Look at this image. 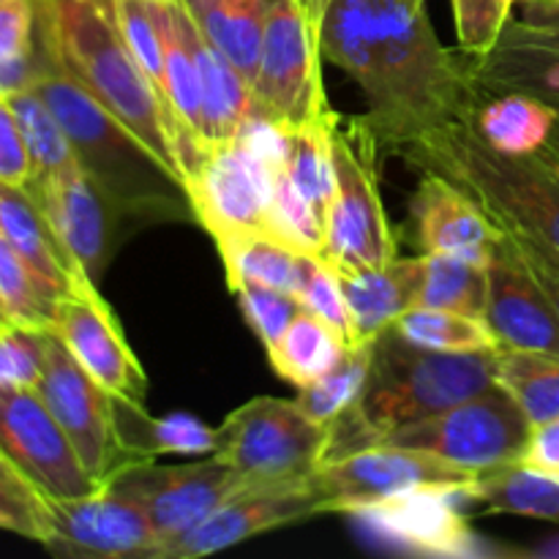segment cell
I'll use <instances>...</instances> for the list:
<instances>
[{
    "label": "cell",
    "instance_id": "obj_1",
    "mask_svg": "<svg viewBox=\"0 0 559 559\" xmlns=\"http://www.w3.org/2000/svg\"><path fill=\"white\" fill-rule=\"evenodd\" d=\"M495 355L497 349H426L388 325L371 344L369 374L358 399L328 426L322 464L374 448L391 431L486 391L495 382Z\"/></svg>",
    "mask_w": 559,
    "mask_h": 559
},
{
    "label": "cell",
    "instance_id": "obj_2",
    "mask_svg": "<svg viewBox=\"0 0 559 559\" xmlns=\"http://www.w3.org/2000/svg\"><path fill=\"white\" fill-rule=\"evenodd\" d=\"M377 91L364 123L377 145L396 151L404 142L475 107L480 91L469 60H459L437 38L426 0H380Z\"/></svg>",
    "mask_w": 559,
    "mask_h": 559
},
{
    "label": "cell",
    "instance_id": "obj_3",
    "mask_svg": "<svg viewBox=\"0 0 559 559\" xmlns=\"http://www.w3.org/2000/svg\"><path fill=\"white\" fill-rule=\"evenodd\" d=\"M38 52L41 63L31 87L60 120L76 162L112 202L115 211L140 222H197L186 180L134 131L112 118L85 87L58 69L41 38Z\"/></svg>",
    "mask_w": 559,
    "mask_h": 559
},
{
    "label": "cell",
    "instance_id": "obj_4",
    "mask_svg": "<svg viewBox=\"0 0 559 559\" xmlns=\"http://www.w3.org/2000/svg\"><path fill=\"white\" fill-rule=\"evenodd\" d=\"M393 153L464 191L502 233L530 235L559 254V162L546 151L508 156L486 145L467 118H456Z\"/></svg>",
    "mask_w": 559,
    "mask_h": 559
},
{
    "label": "cell",
    "instance_id": "obj_5",
    "mask_svg": "<svg viewBox=\"0 0 559 559\" xmlns=\"http://www.w3.org/2000/svg\"><path fill=\"white\" fill-rule=\"evenodd\" d=\"M49 58L183 178L173 123L120 33L115 0H36Z\"/></svg>",
    "mask_w": 559,
    "mask_h": 559
},
{
    "label": "cell",
    "instance_id": "obj_6",
    "mask_svg": "<svg viewBox=\"0 0 559 559\" xmlns=\"http://www.w3.org/2000/svg\"><path fill=\"white\" fill-rule=\"evenodd\" d=\"M377 140L364 118L342 115L333 123V175L336 194L325 218L322 260L338 273L380 267L396 257L391 222L385 216L377 180Z\"/></svg>",
    "mask_w": 559,
    "mask_h": 559
},
{
    "label": "cell",
    "instance_id": "obj_7",
    "mask_svg": "<svg viewBox=\"0 0 559 559\" xmlns=\"http://www.w3.org/2000/svg\"><path fill=\"white\" fill-rule=\"evenodd\" d=\"M317 22L300 0H271L260 66L251 82V118L298 131L333 115L322 82Z\"/></svg>",
    "mask_w": 559,
    "mask_h": 559
},
{
    "label": "cell",
    "instance_id": "obj_8",
    "mask_svg": "<svg viewBox=\"0 0 559 559\" xmlns=\"http://www.w3.org/2000/svg\"><path fill=\"white\" fill-rule=\"evenodd\" d=\"M328 426L311 420L298 402L257 396L216 429V453L246 489L300 484L320 469Z\"/></svg>",
    "mask_w": 559,
    "mask_h": 559
},
{
    "label": "cell",
    "instance_id": "obj_9",
    "mask_svg": "<svg viewBox=\"0 0 559 559\" xmlns=\"http://www.w3.org/2000/svg\"><path fill=\"white\" fill-rule=\"evenodd\" d=\"M535 426L516 399L491 382L486 391L382 437L377 445L409 448L484 475L506 464L524 462Z\"/></svg>",
    "mask_w": 559,
    "mask_h": 559
},
{
    "label": "cell",
    "instance_id": "obj_10",
    "mask_svg": "<svg viewBox=\"0 0 559 559\" xmlns=\"http://www.w3.org/2000/svg\"><path fill=\"white\" fill-rule=\"evenodd\" d=\"M36 391L98 486L107 484L126 464H134L118 437L115 396L87 374L52 328L44 342V366Z\"/></svg>",
    "mask_w": 559,
    "mask_h": 559
},
{
    "label": "cell",
    "instance_id": "obj_11",
    "mask_svg": "<svg viewBox=\"0 0 559 559\" xmlns=\"http://www.w3.org/2000/svg\"><path fill=\"white\" fill-rule=\"evenodd\" d=\"M478 478L469 469L409 448L374 445L322 464L311 475L322 513H358L420 489L464 491Z\"/></svg>",
    "mask_w": 559,
    "mask_h": 559
},
{
    "label": "cell",
    "instance_id": "obj_12",
    "mask_svg": "<svg viewBox=\"0 0 559 559\" xmlns=\"http://www.w3.org/2000/svg\"><path fill=\"white\" fill-rule=\"evenodd\" d=\"M104 486L145 513L158 544L178 538L224 502L246 491L240 475L216 453L180 467H158L153 459L126 464Z\"/></svg>",
    "mask_w": 559,
    "mask_h": 559
},
{
    "label": "cell",
    "instance_id": "obj_13",
    "mask_svg": "<svg viewBox=\"0 0 559 559\" xmlns=\"http://www.w3.org/2000/svg\"><path fill=\"white\" fill-rule=\"evenodd\" d=\"M0 448L47 497H82L102 489L36 388L0 385Z\"/></svg>",
    "mask_w": 559,
    "mask_h": 559
},
{
    "label": "cell",
    "instance_id": "obj_14",
    "mask_svg": "<svg viewBox=\"0 0 559 559\" xmlns=\"http://www.w3.org/2000/svg\"><path fill=\"white\" fill-rule=\"evenodd\" d=\"M276 167L246 142L207 153L205 164L186 180L194 216L211 235L222 229H257L276 235L273 227V186Z\"/></svg>",
    "mask_w": 559,
    "mask_h": 559
},
{
    "label": "cell",
    "instance_id": "obj_15",
    "mask_svg": "<svg viewBox=\"0 0 559 559\" xmlns=\"http://www.w3.org/2000/svg\"><path fill=\"white\" fill-rule=\"evenodd\" d=\"M158 538L145 513L118 491L49 497V535L44 549L71 559H151Z\"/></svg>",
    "mask_w": 559,
    "mask_h": 559
},
{
    "label": "cell",
    "instance_id": "obj_16",
    "mask_svg": "<svg viewBox=\"0 0 559 559\" xmlns=\"http://www.w3.org/2000/svg\"><path fill=\"white\" fill-rule=\"evenodd\" d=\"M52 331L69 353L85 366L87 374L107 388L115 399L145 404L147 377L129 347L118 317L98 293V284L71 289L58 298Z\"/></svg>",
    "mask_w": 559,
    "mask_h": 559
},
{
    "label": "cell",
    "instance_id": "obj_17",
    "mask_svg": "<svg viewBox=\"0 0 559 559\" xmlns=\"http://www.w3.org/2000/svg\"><path fill=\"white\" fill-rule=\"evenodd\" d=\"M27 191L44 216L52 224L55 235L66 246L76 265L87 273L91 282L98 284L104 267L112 260V251L120 238V216L104 191L93 183L91 175L80 162L31 180Z\"/></svg>",
    "mask_w": 559,
    "mask_h": 559
},
{
    "label": "cell",
    "instance_id": "obj_18",
    "mask_svg": "<svg viewBox=\"0 0 559 559\" xmlns=\"http://www.w3.org/2000/svg\"><path fill=\"white\" fill-rule=\"evenodd\" d=\"M320 497L309 478L300 484L271 486V489H246L216 508L200 524L186 530L183 535L158 544L151 559H197L216 555L267 530L320 516Z\"/></svg>",
    "mask_w": 559,
    "mask_h": 559
},
{
    "label": "cell",
    "instance_id": "obj_19",
    "mask_svg": "<svg viewBox=\"0 0 559 559\" xmlns=\"http://www.w3.org/2000/svg\"><path fill=\"white\" fill-rule=\"evenodd\" d=\"M489 298L484 322L497 344L559 358V317L506 233L489 257Z\"/></svg>",
    "mask_w": 559,
    "mask_h": 559
},
{
    "label": "cell",
    "instance_id": "obj_20",
    "mask_svg": "<svg viewBox=\"0 0 559 559\" xmlns=\"http://www.w3.org/2000/svg\"><path fill=\"white\" fill-rule=\"evenodd\" d=\"M462 491L420 489L353 513L382 540L415 555L475 557L478 538L456 508Z\"/></svg>",
    "mask_w": 559,
    "mask_h": 559
},
{
    "label": "cell",
    "instance_id": "obj_21",
    "mask_svg": "<svg viewBox=\"0 0 559 559\" xmlns=\"http://www.w3.org/2000/svg\"><path fill=\"white\" fill-rule=\"evenodd\" d=\"M467 66L480 93H530L559 109V31L511 20L495 47Z\"/></svg>",
    "mask_w": 559,
    "mask_h": 559
},
{
    "label": "cell",
    "instance_id": "obj_22",
    "mask_svg": "<svg viewBox=\"0 0 559 559\" xmlns=\"http://www.w3.org/2000/svg\"><path fill=\"white\" fill-rule=\"evenodd\" d=\"M413 218L424 254H451L489 265L502 229L440 175L424 173L413 197Z\"/></svg>",
    "mask_w": 559,
    "mask_h": 559
},
{
    "label": "cell",
    "instance_id": "obj_23",
    "mask_svg": "<svg viewBox=\"0 0 559 559\" xmlns=\"http://www.w3.org/2000/svg\"><path fill=\"white\" fill-rule=\"evenodd\" d=\"M424 276L426 254L404 260L393 257L380 267L338 276L353 322V344H371L404 311L418 306Z\"/></svg>",
    "mask_w": 559,
    "mask_h": 559
},
{
    "label": "cell",
    "instance_id": "obj_24",
    "mask_svg": "<svg viewBox=\"0 0 559 559\" xmlns=\"http://www.w3.org/2000/svg\"><path fill=\"white\" fill-rule=\"evenodd\" d=\"M0 238L47 282L49 289L63 298L71 289L96 284L87 278L55 235L52 224L44 216L38 202L25 186H11L0 180Z\"/></svg>",
    "mask_w": 559,
    "mask_h": 559
},
{
    "label": "cell",
    "instance_id": "obj_25",
    "mask_svg": "<svg viewBox=\"0 0 559 559\" xmlns=\"http://www.w3.org/2000/svg\"><path fill=\"white\" fill-rule=\"evenodd\" d=\"M213 240L222 251L229 287L254 282L298 295L314 262L320 260L278 235L257 233V229H222L213 235Z\"/></svg>",
    "mask_w": 559,
    "mask_h": 559
},
{
    "label": "cell",
    "instance_id": "obj_26",
    "mask_svg": "<svg viewBox=\"0 0 559 559\" xmlns=\"http://www.w3.org/2000/svg\"><path fill=\"white\" fill-rule=\"evenodd\" d=\"M486 145L508 156L540 153L555 129L557 109L530 93H480L475 107L464 112Z\"/></svg>",
    "mask_w": 559,
    "mask_h": 559
},
{
    "label": "cell",
    "instance_id": "obj_27",
    "mask_svg": "<svg viewBox=\"0 0 559 559\" xmlns=\"http://www.w3.org/2000/svg\"><path fill=\"white\" fill-rule=\"evenodd\" d=\"M194 52L200 63L202 140L207 151L229 145L251 118V85L246 76L205 41L194 25Z\"/></svg>",
    "mask_w": 559,
    "mask_h": 559
},
{
    "label": "cell",
    "instance_id": "obj_28",
    "mask_svg": "<svg viewBox=\"0 0 559 559\" xmlns=\"http://www.w3.org/2000/svg\"><path fill=\"white\" fill-rule=\"evenodd\" d=\"M211 47L254 82L271 0H180Z\"/></svg>",
    "mask_w": 559,
    "mask_h": 559
},
{
    "label": "cell",
    "instance_id": "obj_29",
    "mask_svg": "<svg viewBox=\"0 0 559 559\" xmlns=\"http://www.w3.org/2000/svg\"><path fill=\"white\" fill-rule=\"evenodd\" d=\"M462 497L478 502L489 513L559 522V475L527 462H513L478 475Z\"/></svg>",
    "mask_w": 559,
    "mask_h": 559
},
{
    "label": "cell",
    "instance_id": "obj_30",
    "mask_svg": "<svg viewBox=\"0 0 559 559\" xmlns=\"http://www.w3.org/2000/svg\"><path fill=\"white\" fill-rule=\"evenodd\" d=\"M115 420H118V437L131 462H151L162 453L200 456V453H213V445H216V429L191 415L151 418L145 413V404L115 399Z\"/></svg>",
    "mask_w": 559,
    "mask_h": 559
},
{
    "label": "cell",
    "instance_id": "obj_31",
    "mask_svg": "<svg viewBox=\"0 0 559 559\" xmlns=\"http://www.w3.org/2000/svg\"><path fill=\"white\" fill-rule=\"evenodd\" d=\"M347 347L349 342L336 328L328 325L311 311H304V314L295 317L282 342L267 353V358H271L278 377L293 382L295 388H304L320 380L325 371H331L338 364V358L347 353Z\"/></svg>",
    "mask_w": 559,
    "mask_h": 559
},
{
    "label": "cell",
    "instance_id": "obj_32",
    "mask_svg": "<svg viewBox=\"0 0 559 559\" xmlns=\"http://www.w3.org/2000/svg\"><path fill=\"white\" fill-rule=\"evenodd\" d=\"M495 382L519 402L533 426L559 418V358L527 349L497 347Z\"/></svg>",
    "mask_w": 559,
    "mask_h": 559
},
{
    "label": "cell",
    "instance_id": "obj_33",
    "mask_svg": "<svg viewBox=\"0 0 559 559\" xmlns=\"http://www.w3.org/2000/svg\"><path fill=\"white\" fill-rule=\"evenodd\" d=\"M336 118L338 112H333L322 123L287 131L289 147L284 169H287L295 189L314 207L322 224H325L333 194H336V175H333V123H336Z\"/></svg>",
    "mask_w": 559,
    "mask_h": 559
},
{
    "label": "cell",
    "instance_id": "obj_34",
    "mask_svg": "<svg viewBox=\"0 0 559 559\" xmlns=\"http://www.w3.org/2000/svg\"><path fill=\"white\" fill-rule=\"evenodd\" d=\"M486 298H489L486 265L451 254H426V276L418 306L484 320Z\"/></svg>",
    "mask_w": 559,
    "mask_h": 559
},
{
    "label": "cell",
    "instance_id": "obj_35",
    "mask_svg": "<svg viewBox=\"0 0 559 559\" xmlns=\"http://www.w3.org/2000/svg\"><path fill=\"white\" fill-rule=\"evenodd\" d=\"M407 342L440 353H484L497 349L495 333L486 328L484 320L456 314V311L429 309V306H413L393 322Z\"/></svg>",
    "mask_w": 559,
    "mask_h": 559
},
{
    "label": "cell",
    "instance_id": "obj_36",
    "mask_svg": "<svg viewBox=\"0 0 559 559\" xmlns=\"http://www.w3.org/2000/svg\"><path fill=\"white\" fill-rule=\"evenodd\" d=\"M5 98H9L16 120H20L22 136H25L27 153H31V164H33L31 180L47 178V175L58 173V169L69 167V164L76 162L74 147H71L63 126H60V120L55 118L52 109L47 107V102H44L33 87L9 93Z\"/></svg>",
    "mask_w": 559,
    "mask_h": 559
},
{
    "label": "cell",
    "instance_id": "obj_37",
    "mask_svg": "<svg viewBox=\"0 0 559 559\" xmlns=\"http://www.w3.org/2000/svg\"><path fill=\"white\" fill-rule=\"evenodd\" d=\"M60 295L0 238V309L11 325L52 328Z\"/></svg>",
    "mask_w": 559,
    "mask_h": 559
},
{
    "label": "cell",
    "instance_id": "obj_38",
    "mask_svg": "<svg viewBox=\"0 0 559 559\" xmlns=\"http://www.w3.org/2000/svg\"><path fill=\"white\" fill-rule=\"evenodd\" d=\"M371 344H349L347 353L338 358V364L331 371H325L311 385L298 388L295 402L311 420L331 426L358 399L366 374H369Z\"/></svg>",
    "mask_w": 559,
    "mask_h": 559
},
{
    "label": "cell",
    "instance_id": "obj_39",
    "mask_svg": "<svg viewBox=\"0 0 559 559\" xmlns=\"http://www.w3.org/2000/svg\"><path fill=\"white\" fill-rule=\"evenodd\" d=\"M0 530L44 546L49 535V497L0 448Z\"/></svg>",
    "mask_w": 559,
    "mask_h": 559
},
{
    "label": "cell",
    "instance_id": "obj_40",
    "mask_svg": "<svg viewBox=\"0 0 559 559\" xmlns=\"http://www.w3.org/2000/svg\"><path fill=\"white\" fill-rule=\"evenodd\" d=\"M229 289L238 295L243 317L249 320V325L254 328L260 342L265 344V353H271V349L282 342V336L287 333V328L293 325L295 317L306 311V306L300 304L298 295L267 287V284L240 282Z\"/></svg>",
    "mask_w": 559,
    "mask_h": 559
},
{
    "label": "cell",
    "instance_id": "obj_41",
    "mask_svg": "<svg viewBox=\"0 0 559 559\" xmlns=\"http://www.w3.org/2000/svg\"><path fill=\"white\" fill-rule=\"evenodd\" d=\"M273 227L278 238L289 240L309 254L322 257L325 224L309 205V200L295 189L284 167L276 173V186H273Z\"/></svg>",
    "mask_w": 559,
    "mask_h": 559
},
{
    "label": "cell",
    "instance_id": "obj_42",
    "mask_svg": "<svg viewBox=\"0 0 559 559\" xmlns=\"http://www.w3.org/2000/svg\"><path fill=\"white\" fill-rule=\"evenodd\" d=\"M459 49L467 58L486 55L511 22V0H451Z\"/></svg>",
    "mask_w": 559,
    "mask_h": 559
},
{
    "label": "cell",
    "instance_id": "obj_43",
    "mask_svg": "<svg viewBox=\"0 0 559 559\" xmlns=\"http://www.w3.org/2000/svg\"><path fill=\"white\" fill-rule=\"evenodd\" d=\"M49 328H0V385L36 388Z\"/></svg>",
    "mask_w": 559,
    "mask_h": 559
},
{
    "label": "cell",
    "instance_id": "obj_44",
    "mask_svg": "<svg viewBox=\"0 0 559 559\" xmlns=\"http://www.w3.org/2000/svg\"><path fill=\"white\" fill-rule=\"evenodd\" d=\"M300 304L306 306V311L317 314L320 320H325L328 325L336 328L349 344H353V322H349L347 300H344L342 282H338V273L328 265L325 260H317L311 273L306 276L304 287L298 293Z\"/></svg>",
    "mask_w": 559,
    "mask_h": 559
},
{
    "label": "cell",
    "instance_id": "obj_45",
    "mask_svg": "<svg viewBox=\"0 0 559 559\" xmlns=\"http://www.w3.org/2000/svg\"><path fill=\"white\" fill-rule=\"evenodd\" d=\"M36 0H0V63L25 58L36 49Z\"/></svg>",
    "mask_w": 559,
    "mask_h": 559
},
{
    "label": "cell",
    "instance_id": "obj_46",
    "mask_svg": "<svg viewBox=\"0 0 559 559\" xmlns=\"http://www.w3.org/2000/svg\"><path fill=\"white\" fill-rule=\"evenodd\" d=\"M33 178L31 153L22 136L20 120L11 109L9 98L0 96V180L11 186H25Z\"/></svg>",
    "mask_w": 559,
    "mask_h": 559
},
{
    "label": "cell",
    "instance_id": "obj_47",
    "mask_svg": "<svg viewBox=\"0 0 559 559\" xmlns=\"http://www.w3.org/2000/svg\"><path fill=\"white\" fill-rule=\"evenodd\" d=\"M511 238L513 249L522 257V262L527 265V271L533 273L535 282L540 284L544 295L549 298V304L555 306L559 317V254L551 249H546L544 243H538L535 238L522 233H506Z\"/></svg>",
    "mask_w": 559,
    "mask_h": 559
},
{
    "label": "cell",
    "instance_id": "obj_48",
    "mask_svg": "<svg viewBox=\"0 0 559 559\" xmlns=\"http://www.w3.org/2000/svg\"><path fill=\"white\" fill-rule=\"evenodd\" d=\"M524 462L559 475V418L551 420V424L535 426L533 442H530Z\"/></svg>",
    "mask_w": 559,
    "mask_h": 559
},
{
    "label": "cell",
    "instance_id": "obj_49",
    "mask_svg": "<svg viewBox=\"0 0 559 559\" xmlns=\"http://www.w3.org/2000/svg\"><path fill=\"white\" fill-rule=\"evenodd\" d=\"M522 20L530 22V25L559 31V3H535V0H524Z\"/></svg>",
    "mask_w": 559,
    "mask_h": 559
},
{
    "label": "cell",
    "instance_id": "obj_50",
    "mask_svg": "<svg viewBox=\"0 0 559 559\" xmlns=\"http://www.w3.org/2000/svg\"><path fill=\"white\" fill-rule=\"evenodd\" d=\"M544 151L549 153V156H555L557 162H559V109H557L555 129H551V134H549V142H546V147H544Z\"/></svg>",
    "mask_w": 559,
    "mask_h": 559
},
{
    "label": "cell",
    "instance_id": "obj_51",
    "mask_svg": "<svg viewBox=\"0 0 559 559\" xmlns=\"http://www.w3.org/2000/svg\"><path fill=\"white\" fill-rule=\"evenodd\" d=\"M300 3H304L306 9H309V14L314 16V22H320V14H322V9H325L328 0H300Z\"/></svg>",
    "mask_w": 559,
    "mask_h": 559
},
{
    "label": "cell",
    "instance_id": "obj_52",
    "mask_svg": "<svg viewBox=\"0 0 559 559\" xmlns=\"http://www.w3.org/2000/svg\"><path fill=\"white\" fill-rule=\"evenodd\" d=\"M5 325H11L9 320H5V314H3V309H0V328H5Z\"/></svg>",
    "mask_w": 559,
    "mask_h": 559
},
{
    "label": "cell",
    "instance_id": "obj_53",
    "mask_svg": "<svg viewBox=\"0 0 559 559\" xmlns=\"http://www.w3.org/2000/svg\"><path fill=\"white\" fill-rule=\"evenodd\" d=\"M519 3H524V0H519ZM535 3H559V0H535Z\"/></svg>",
    "mask_w": 559,
    "mask_h": 559
},
{
    "label": "cell",
    "instance_id": "obj_54",
    "mask_svg": "<svg viewBox=\"0 0 559 559\" xmlns=\"http://www.w3.org/2000/svg\"><path fill=\"white\" fill-rule=\"evenodd\" d=\"M511 3H513V5H516V3H519V0H511Z\"/></svg>",
    "mask_w": 559,
    "mask_h": 559
}]
</instances>
